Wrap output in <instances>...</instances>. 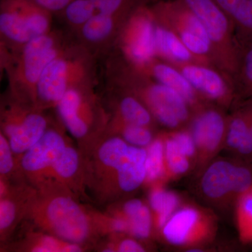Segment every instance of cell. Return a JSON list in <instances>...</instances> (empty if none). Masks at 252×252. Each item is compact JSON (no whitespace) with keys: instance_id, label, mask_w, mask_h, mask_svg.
Masks as SVG:
<instances>
[{"instance_id":"obj_35","label":"cell","mask_w":252,"mask_h":252,"mask_svg":"<svg viewBox=\"0 0 252 252\" xmlns=\"http://www.w3.org/2000/svg\"><path fill=\"white\" fill-rule=\"evenodd\" d=\"M170 135L189 159L196 156V146L190 131L175 130L170 132Z\"/></svg>"},{"instance_id":"obj_13","label":"cell","mask_w":252,"mask_h":252,"mask_svg":"<svg viewBox=\"0 0 252 252\" xmlns=\"http://www.w3.org/2000/svg\"><path fill=\"white\" fill-rule=\"evenodd\" d=\"M224 109L209 103L193 113L189 124L199 158L211 157L225 142L229 116Z\"/></svg>"},{"instance_id":"obj_34","label":"cell","mask_w":252,"mask_h":252,"mask_svg":"<svg viewBox=\"0 0 252 252\" xmlns=\"http://www.w3.org/2000/svg\"><path fill=\"white\" fill-rule=\"evenodd\" d=\"M14 152L7 137L3 132L0 134V173L1 177L9 175L14 167Z\"/></svg>"},{"instance_id":"obj_26","label":"cell","mask_w":252,"mask_h":252,"mask_svg":"<svg viewBox=\"0 0 252 252\" xmlns=\"http://www.w3.org/2000/svg\"><path fill=\"white\" fill-rule=\"evenodd\" d=\"M97 12L92 0H72L59 14L74 34Z\"/></svg>"},{"instance_id":"obj_9","label":"cell","mask_w":252,"mask_h":252,"mask_svg":"<svg viewBox=\"0 0 252 252\" xmlns=\"http://www.w3.org/2000/svg\"><path fill=\"white\" fill-rule=\"evenodd\" d=\"M94 84L88 83L72 88L56 106L64 127L77 140L86 138L96 125L104 123Z\"/></svg>"},{"instance_id":"obj_25","label":"cell","mask_w":252,"mask_h":252,"mask_svg":"<svg viewBox=\"0 0 252 252\" xmlns=\"http://www.w3.org/2000/svg\"><path fill=\"white\" fill-rule=\"evenodd\" d=\"M178 196L165 190L160 185L156 186L149 195V204L156 214V225L162 228L169 219L175 213L179 205Z\"/></svg>"},{"instance_id":"obj_15","label":"cell","mask_w":252,"mask_h":252,"mask_svg":"<svg viewBox=\"0 0 252 252\" xmlns=\"http://www.w3.org/2000/svg\"><path fill=\"white\" fill-rule=\"evenodd\" d=\"M127 18L97 11L74 33L75 41L96 59L107 56L117 46Z\"/></svg>"},{"instance_id":"obj_14","label":"cell","mask_w":252,"mask_h":252,"mask_svg":"<svg viewBox=\"0 0 252 252\" xmlns=\"http://www.w3.org/2000/svg\"><path fill=\"white\" fill-rule=\"evenodd\" d=\"M215 222L205 211L193 206L176 210L162 227V235L174 245H191L211 238Z\"/></svg>"},{"instance_id":"obj_39","label":"cell","mask_w":252,"mask_h":252,"mask_svg":"<svg viewBox=\"0 0 252 252\" xmlns=\"http://www.w3.org/2000/svg\"><path fill=\"white\" fill-rule=\"evenodd\" d=\"M238 104L243 110L244 114H245L247 122L248 123L249 127H250L252 134V98L240 101Z\"/></svg>"},{"instance_id":"obj_10","label":"cell","mask_w":252,"mask_h":252,"mask_svg":"<svg viewBox=\"0 0 252 252\" xmlns=\"http://www.w3.org/2000/svg\"><path fill=\"white\" fill-rule=\"evenodd\" d=\"M251 162L219 160L212 162L202 177L205 198L215 203L237 199L252 185Z\"/></svg>"},{"instance_id":"obj_6","label":"cell","mask_w":252,"mask_h":252,"mask_svg":"<svg viewBox=\"0 0 252 252\" xmlns=\"http://www.w3.org/2000/svg\"><path fill=\"white\" fill-rule=\"evenodd\" d=\"M203 24L217 67L232 77L238 64L239 46L234 26L215 0H181Z\"/></svg>"},{"instance_id":"obj_7","label":"cell","mask_w":252,"mask_h":252,"mask_svg":"<svg viewBox=\"0 0 252 252\" xmlns=\"http://www.w3.org/2000/svg\"><path fill=\"white\" fill-rule=\"evenodd\" d=\"M156 21L173 32L193 54L216 65L211 42L203 24L181 0H159L151 4Z\"/></svg>"},{"instance_id":"obj_2","label":"cell","mask_w":252,"mask_h":252,"mask_svg":"<svg viewBox=\"0 0 252 252\" xmlns=\"http://www.w3.org/2000/svg\"><path fill=\"white\" fill-rule=\"evenodd\" d=\"M26 213L36 226L67 243H86L95 229L92 217L84 207L52 184L29 198Z\"/></svg>"},{"instance_id":"obj_8","label":"cell","mask_w":252,"mask_h":252,"mask_svg":"<svg viewBox=\"0 0 252 252\" xmlns=\"http://www.w3.org/2000/svg\"><path fill=\"white\" fill-rule=\"evenodd\" d=\"M1 125L14 154L22 156L44 135L49 121L42 110L21 103L8 94L1 107Z\"/></svg>"},{"instance_id":"obj_24","label":"cell","mask_w":252,"mask_h":252,"mask_svg":"<svg viewBox=\"0 0 252 252\" xmlns=\"http://www.w3.org/2000/svg\"><path fill=\"white\" fill-rule=\"evenodd\" d=\"M80 166V158L75 148L67 144L59 158L48 172L44 180H54L62 186L75 177Z\"/></svg>"},{"instance_id":"obj_1","label":"cell","mask_w":252,"mask_h":252,"mask_svg":"<svg viewBox=\"0 0 252 252\" xmlns=\"http://www.w3.org/2000/svg\"><path fill=\"white\" fill-rule=\"evenodd\" d=\"M106 57L107 82L140 99L152 113L156 122L174 130L190 123L193 111L178 93L141 72L117 48Z\"/></svg>"},{"instance_id":"obj_29","label":"cell","mask_w":252,"mask_h":252,"mask_svg":"<svg viewBox=\"0 0 252 252\" xmlns=\"http://www.w3.org/2000/svg\"><path fill=\"white\" fill-rule=\"evenodd\" d=\"M236 222L241 241L252 243V185L237 200Z\"/></svg>"},{"instance_id":"obj_28","label":"cell","mask_w":252,"mask_h":252,"mask_svg":"<svg viewBox=\"0 0 252 252\" xmlns=\"http://www.w3.org/2000/svg\"><path fill=\"white\" fill-rule=\"evenodd\" d=\"M111 131L120 134L126 142L135 147H148L154 140L151 127L127 124L112 118L109 124Z\"/></svg>"},{"instance_id":"obj_11","label":"cell","mask_w":252,"mask_h":252,"mask_svg":"<svg viewBox=\"0 0 252 252\" xmlns=\"http://www.w3.org/2000/svg\"><path fill=\"white\" fill-rule=\"evenodd\" d=\"M172 65L185 76L197 92L210 103L225 109L238 104V95L233 78L223 69L214 64L202 63Z\"/></svg>"},{"instance_id":"obj_21","label":"cell","mask_w":252,"mask_h":252,"mask_svg":"<svg viewBox=\"0 0 252 252\" xmlns=\"http://www.w3.org/2000/svg\"><path fill=\"white\" fill-rule=\"evenodd\" d=\"M147 149L131 145L130 154L120 171L116 185L123 193H130L145 182Z\"/></svg>"},{"instance_id":"obj_4","label":"cell","mask_w":252,"mask_h":252,"mask_svg":"<svg viewBox=\"0 0 252 252\" xmlns=\"http://www.w3.org/2000/svg\"><path fill=\"white\" fill-rule=\"evenodd\" d=\"M96 59L76 41L68 43L41 74L36 86V108L56 107L69 89L94 83Z\"/></svg>"},{"instance_id":"obj_30","label":"cell","mask_w":252,"mask_h":252,"mask_svg":"<svg viewBox=\"0 0 252 252\" xmlns=\"http://www.w3.org/2000/svg\"><path fill=\"white\" fill-rule=\"evenodd\" d=\"M162 137L167 174L171 176L183 175L189 170L190 159L182 152L170 133Z\"/></svg>"},{"instance_id":"obj_3","label":"cell","mask_w":252,"mask_h":252,"mask_svg":"<svg viewBox=\"0 0 252 252\" xmlns=\"http://www.w3.org/2000/svg\"><path fill=\"white\" fill-rule=\"evenodd\" d=\"M68 43L61 32L52 30L16 51L1 47V64L7 73L10 95L35 107L36 86L43 71Z\"/></svg>"},{"instance_id":"obj_23","label":"cell","mask_w":252,"mask_h":252,"mask_svg":"<svg viewBox=\"0 0 252 252\" xmlns=\"http://www.w3.org/2000/svg\"><path fill=\"white\" fill-rule=\"evenodd\" d=\"M233 78L239 102L252 98V40L240 46Z\"/></svg>"},{"instance_id":"obj_12","label":"cell","mask_w":252,"mask_h":252,"mask_svg":"<svg viewBox=\"0 0 252 252\" xmlns=\"http://www.w3.org/2000/svg\"><path fill=\"white\" fill-rule=\"evenodd\" d=\"M156 21L151 4L136 9L124 25L116 48L137 66L155 58Z\"/></svg>"},{"instance_id":"obj_20","label":"cell","mask_w":252,"mask_h":252,"mask_svg":"<svg viewBox=\"0 0 252 252\" xmlns=\"http://www.w3.org/2000/svg\"><path fill=\"white\" fill-rule=\"evenodd\" d=\"M228 117L225 143L244 160L252 162V134L245 114L237 104Z\"/></svg>"},{"instance_id":"obj_37","label":"cell","mask_w":252,"mask_h":252,"mask_svg":"<svg viewBox=\"0 0 252 252\" xmlns=\"http://www.w3.org/2000/svg\"><path fill=\"white\" fill-rule=\"evenodd\" d=\"M116 251L121 252H142L144 248L140 243L132 239H126L118 245Z\"/></svg>"},{"instance_id":"obj_5","label":"cell","mask_w":252,"mask_h":252,"mask_svg":"<svg viewBox=\"0 0 252 252\" xmlns=\"http://www.w3.org/2000/svg\"><path fill=\"white\" fill-rule=\"evenodd\" d=\"M53 14L26 0H1V47L12 51L52 31Z\"/></svg>"},{"instance_id":"obj_17","label":"cell","mask_w":252,"mask_h":252,"mask_svg":"<svg viewBox=\"0 0 252 252\" xmlns=\"http://www.w3.org/2000/svg\"><path fill=\"white\" fill-rule=\"evenodd\" d=\"M134 66L154 80L178 93L188 102L193 113L210 103L197 92L185 76L170 63L155 57L140 65Z\"/></svg>"},{"instance_id":"obj_27","label":"cell","mask_w":252,"mask_h":252,"mask_svg":"<svg viewBox=\"0 0 252 252\" xmlns=\"http://www.w3.org/2000/svg\"><path fill=\"white\" fill-rule=\"evenodd\" d=\"M147 152L145 182L154 183L166 177L167 174L163 137L154 139L147 147Z\"/></svg>"},{"instance_id":"obj_36","label":"cell","mask_w":252,"mask_h":252,"mask_svg":"<svg viewBox=\"0 0 252 252\" xmlns=\"http://www.w3.org/2000/svg\"><path fill=\"white\" fill-rule=\"evenodd\" d=\"M51 14H59L72 0H26Z\"/></svg>"},{"instance_id":"obj_33","label":"cell","mask_w":252,"mask_h":252,"mask_svg":"<svg viewBox=\"0 0 252 252\" xmlns=\"http://www.w3.org/2000/svg\"><path fill=\"white\" fill-rule=\"evenodd\" d=\"M17 204L6 193L0 201V230L1 235L6 233L14 224L18 216Z\"/></svg>"},{"instance_id":"obj_19","label":"cell","mask_w":252,"mask_h":252,"mask_svg":"<svg viewBox=\"0 0 252 252\" xmlns=\"http://www.w3.org/2000/svg\"><path fill=\"white\" fill-rule=\"evenodd\" d=\"M154 51L156 57L172 64L187 63L213 64L193 54L173 32L158 24L157 21Z\"/></svg>"},{"instance_id":"obj_18","label":"cell","mask_w":252,"mask_h":252,"mask_svg":"<svg viewBox=\"0 0 252 252\" xmlns=\"http://www.w3.org/2000/svg\"><path fill=\"white\" fill-rule=\"evenodd\" d=\"M107 86L109 98L114 111L112 118L135 125L149 127L154 125L155 119L140 99L111 83L107 82Z\"/></svg>"},{"instance_id":"obj_32","label":"cell","mask_w":252,"mask_h":252,"mask_svg":"<svg viewBox=\"0 0 252 252\" xmlns=\"http://www.w3.org/2000/svg\"><path fill=\"white\" fill-rule=\"evenodd\" d=\"M129 223V233L136 238H148L152 230V214L146 205H142L139 211L127 219Z\"/></svg>"},{"instance_id":"obj_31","label":"cell","mask_w":252,"mask_h":252,"mask_svg":"<svg viewBox=\"0 0 252 252\" xmlns=\"http://www.w3.org/2000/svg\"><path fill=\"white\" fill-rule=\"evenodd\" d=\"M98 12L127 18L142 5L149 4L156 0H92Z\"/></svg>"},{"instance_id":"obj_38","label":"cell","mask_w":252,"mask_h":252,"mask_svg":"<svg viewBox=\"0 0 252 252\" xmlns=\"http://www.w3.org/2000/svg\"><path fill=\"white\" fill-rule=\"evenodd\" d=\"M144 203L142 200L138 199H132L126 202L123 208L122 216L125 217L126 220L129 217L135 215L136 212L139 211V210L142 207Z\"/></svg>"},{"instance_id":"obj_16","label":"cell","mask_w":252,"mask_h":252,"mask_svg":"<svg viewBox=\"0 0 252 252\" xmlns=\"http://www.w3.org/2000/svg\"><path fill=\"white\" fill-rule=\"evenodd\" d=\"M67 144L64 134L49 126L40 140L21 156L23 171L33 180H44Z\"/></svg>"},{"instance_id":"obj_22","label":"cell","mask_w":252,"mask_h":252,"mask_svg":"<svg viewBox=\"0 0 252 252\" xmlns=\"http://www.w3.org/2000/svg\"><path fill=\"white\" fill-rule=\"evenodd\" d=\"M234 26L239 46L252 40V0H215Z\"/></svg>"}]
</instances>
